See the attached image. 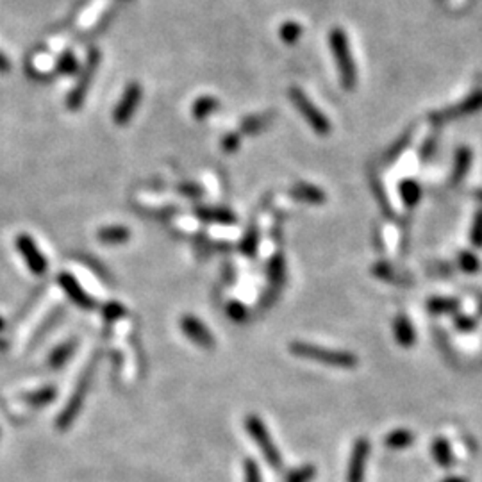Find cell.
Wrapping results in <instances>:
<instances>
[{
	"instance_id": "1",
	"label": "cell",
	"mask_w": 482,
	"mask_h": 482,
	"mask_svg": "<svg viewBox=\"0 0 482 482\" xmlns=\"http://www.w3.org/2000/svg\"><path fill=\"white\" fill-rule=\"evenodd\" d=\"M290 352L297 358L309 359V361L324 363L325 366H332V368H343L352 370L358 366V358L351 352L343 351H331V348L320 347V345H313V343L305 341H293L290 345Z\"/></svg>"
},
{
	"instance_id": "2",
	"label": "cell",
	"mask_w": 482,
	"mask_h": 482,
	"mask_svg": "<svg viewBox=\"0 0 482 482\" xmlns=\"http://www.w3.org/2000/svg\"><path fill=\"white\" fill-rule=\"evenodd\" d=\"M95 370H97V359H93L91 363H88L86 370H84L83 375L79 377V381H77L76 388H74L72 396L68 399L66 406H64V409L61 411L59 416H57L56 429L66 430L74 425L76 418L79 416L81 409H83V404H84V400H86L88 392H90V386H91V381H93Z\"/></svg>"
},
{
	"instance_id": "3",
	"label": "cell",
	"mask_w": 482,
	"mask_h": 482,
	"mask_svg": "<svg viewBox=\"0 0 482 482\" xmlns=\"http://www.w3.org/2000/svg\"><path fill=\"white\" fill-rule=\"evenodd\" d=\"M329 43H331L332 56H334L336 64H338V72L341 77V84L345 90H352L358 81V72H355L354 57L351 52V43H348L347 33L339 27L331 30L329 34Z\"/></svg>"
},
{
	"instance_id": "4",
	"label": "cell",
	"mask_w": 482,
	"mask_h": 482,
	"mask_svg": "<svg viewBox=\"0 0 482 482\" xmlns=\"http://www.w3.org/2000/svg\"><path fill=\"white\" fill-rule=\"evenodd\" d=\"M245 429L249 430L250 437L256 441V445L259 447L261 452H263L266 463L270 464L274 470H281V466H283V457H281L279 449H277V445H275L274 440H271L270 433H268V429H266V425H264L263 420H261L259 416H256V415L247 416Z\"/></svg>"
},
{
	"instance_id": "5",
	"label": "cell",
	"mask_w": 482,
	"mask_h": 482,
	"mask_svg": "<svg viewBox=\"0 0 482 482\" xmlns=\"http://www.w3.org/2000/svg\"><path fill=\"white\" fill-rule=\"evenodd\" d=\"M98 64H100V52L98 49H90L86 57V63H84L83 70L79 74V79H77L76 86L72 88L70 95L66 98V106L70 111H79L83 106L84 98H86L88 91H90L91 83H93V77L98 70Z\"/></svg>"
},
{
	"instance_id": "6",
	"label": "cell",
	"mask_w": 482,
	"mask_h": 482,
	"mask_svg": "<svg viewBox=\"0 0 482 482\" xmlns=\"http://www.w3.org/2000/svg\"><path fill=\"white\" fill-rule=\"evenodd\" d=\"M290 98L295 104V107H297L298 113L305 118L309 127L313 129L317 134L327 136L329 132L332 131V125H331V122H329V118L325 117V114L322 113L317 106H315L313 102L309 100V97L300 90V88H297V86L291 88Z\"/></svg>"
},
{
	"instance_id": "7",
	"label": "cell",
	"mask_w": 482,
	"mask_h": 482,
	"mask_svg": "<svg viewBox=\"0 0 482 482\" xmlns=\"http://www.w3.org/2000/svg\"><path fill=\"white\" fill-rule=\"evenodd\" d=\"M15 247L20 252V256L23 257V261H25L27 268H29L34 275L42 277V275L47 274V270H49V263H47L45 256L42 254L40 247L36 245V241H34L29 234H25V233L18 234L15 240Z\"/></svg>"
},
{
	"instance_id": "8",
	"label": "cell",
	"mask_w": 482,
	"mask_h": 482,
	"mask_svg": "<svg viewBox=\"0 0 482 482\" xmlns=\"http://www.w3.org/2000/svg\"><path fill=\"white\" fill-rule=\"evenodd\" d=\"M141 86L138 83H132L125 88L124 95H122L120 102L117 104L113 111V122L117 125H127L131 122V118L134 117L136 110L140 106L141 100Z\"/></svg>"
},
{
	"instance_id": "9",
	"label": "cell",
	"mask_w": 482,
	"mask_h": 482,
	"mask_svg": "<svg viewBox=\"0 0 482 482\" xmlns=\"http://www.w3.org/2000/svg\"><path fill=\"white\" fill-rule=\"evenodd\" d=\"M481 110H482V90H477L471 95H468L463 102H459V104L450 107V110H445V111H440V113L430 114V120H434L436 124H443V122H447V120H454V118L474 114Z\"/></svg>"
},
{
	"instance_id": "10",
	"label": "cell",
	"mask_w": 482,
	"mask_h": 482,
	"mask_svg": "<svg viewBox=\"0 0 482 482\" xmlns=\"http://www.w3.org/2000/svg\"><path fill=\"white\" fill-rule=\"evenodd\" d=\"M370 456V441L366 437H359L352 449L351 461H348L347 482H365L366 463Z\"/></svg>"
},
{
	"instance_id": "11",
	"label": "cell",
	"mask_w": 482,
	"mask_h": 482,
	"mask_svg": "<svg viewBox=\"0 0 482 482\" xmlns=\"http://www.w3.org/2000/svg\"><path fill=\"white\" fill-rule=\"evenodd\" d=\"M57 284L63 288L66 297L70 298L77 307L84 309V311H91V309H95V305H97L93 298L84 291V288L81 286L79 281H77L72 274L63 271V274L57 275Z\"/></svg>"
},
{
	"instance_id": "12",
	"label": "cell",
	"mask_w": 482,
	"mask_h": 482,
	"mask_svg": "<svg viewBox=\"0 0 482 482\" xmlns=\"http://www.w3.org/2000/svg\"><path fill=\"white\" fill-rule=\"evenodd\" d=\"M181 329L193 343H196L199 347L204 348H213L215 347V338H213L211 331H209L199 318L192 317V315H186L181 320Z\"/></svg>"
},
{
	"instance_id": "13",
	"label": "cell",
	"mask_w": 482,
	"mask_h": 482,
	"mask_svg": "<svg viewBox=\"0 0 482 482\" xmlns=\"http://www.w3.org/2000/svg\"><path fill=\"white\" fill-rule=\"evenodd\" d=\"M291 196L300 202L305 204H324L327 200V195L322 188L315 184H307V182H298L291 188Z\"/></svg>"
},
{
	"instance_id": "14",
	"label": "cell",
	"mask_w": 482,
	"mask_h": 482,
	"mask_svg": "<svg viewBox=\"0 0 482 482\" xmlns=\"http://www.w3.org/2000/svg\"><path fill=\"white\" fill-rule=\"evenodd\" d=\"M195 215L209 223H222V225L236 223V215L225 208H196Z\"/></svg>"
},
{
	"instance_id": "15",
	"label": "cell",
	"mask_w": 482,
	"mask_h": 482,
	"mask_svg": "<svg viewBox=\"0 0 482 482\" xmlns=\"http://www.w3.org/2000/svg\"><path fill=\"white\" fill-rule=\"evenodd\" d=\"M393 334H395V339L400 347H413L416 341L415 327L411 325V322L406 317L395 318V322H393Z\"/></svg>"
},
{
	"instance_id": "16",
	"label": "cell",
	"mask_w": 482,
	"mask_h": 482,
	"mask_svg": "<svg viewBox=\"0 0 482 482\" xmlns=\"http://www.w3.org/2000/svg\"><path fill=\"white\" fill-rule=\"evenodd\" d=\"M97 237L106 245H122L131 240V230L125 225H110L98 230Z\"/></svg>"
},
{
	"instance_id": "17",
	"label": "cell",
	"mask_w": 482,
	"mask_h": 482,
	"mask_svg": "<svg viewBox=\"0 0 482 482\" xmlns=\"http://www.w3.org/2000/svg\"><path fill=\"white\" fill-rule=\"evenodd\" d=\"M77 348V339H70V341L63 343V345H59V347L54 348L52 352H50L49 355V366L52 370H59L63 368L64 365H66V361L74 355V352H76Z\"/></svg>"
},
{
	"instance_id": "18",
	"label": "cell",
	"mask_w": 482,
	"mask_h": 482,
	"mask_svg": "<svg viewBox=\"0 0 482 482\" xmlns=\"http://www.w3.org/2000/svg\"><path fill=\"white\" fill-rule=\"evenodd\" d=\"M56 396H57L56 386H43V388L40 389H34V392L23 393L22 400L33 407H43L47 406V404L54 402Z\"/></svg>"
},
{
	"instance_id": "19",
	"label": "cell",
	"mask_w": 482,
	"mask_h": 482,
	"mask_svg": "<svg viewBox=\"0 0 482 482\" xmlns=\"http://www.w3.org/2000/svg\"><path fill=\"white\" fill-rule=\"evenodd\" d=\"M471 159H474V154L468 147H459L456 152V159H454V174L452 179L454 182H459L461 179L466 175V172L470 170Z\"/></svg>"
},
{
	"instance_id": "20",
	"label": "cell",
	"mask_w": 482,
	"mask_h": 482,
	"mask_svg": "<svg viewBox=\"0 0 482 482\" xmlns=\"http://www.w3.org/2000/svg\"><path fill=\"white\" fill-rule=\"evenodd\" d=\"M413 441H415V434L407 429H396L384 437V445L393 450L407 449L413 445Z\"/></svg>"
},
{
	"instance_id": "21",
	"label": "cell",
	"mask_w": 482,
	"mask_h": 482,
	"mask_svg": "<svg viewBox=\"0 0 482 482\" xmlns=\"http://www.w3.org/2000/svg\"><path fill=\"white\" fill-rule=\"evenodd\" d=\"M433 456L441 468L452 466V461H454L452 450H450L449 441L443 440V437H437V440L433 443Z\"/></svg>"
},
{
	"instance_id": "22",
	"label": "cell",
	"mask_w": 482,
	"mask_h": 482,
	"mask_svg": "<svg viewBox=\"0 0 482 482\" xmlns=\"http://www.w3.org/2000/svg\"><path fill=\"white\" fill-rule=\"evenodd\" d=\"M218 107L220 102L216 100L215 97L206 95V97L196 98V102L193 104V117H195L196 120H204V118H208L211 113H215Z\"/></svg>"
},
{
	"instance_id": "23",
	"label": "cell",
	"mask_w": 482,
	"mask_h": 482,
	"mask_svg": "<svg viewBox=\"0 0 482 482\" xmlns=\"http://www.w3.org/2000/svg\"><path fill=\"white\" fill-rule=\"evenodd\" d=\"M271 118H274L271 113L254 114V117L245 118L243 124H241V134H256V132L263 131V129H266L270 125Z\"/></svg>"
},
{
	"instance_id": "24",
	"label": "cell",
	"mask_w": 482,
	"mask_h": 482,
	"mask_svg": "<svg viewBox=\"0 0 482 482\" xmlns=\"http://www.w3.org/2000/svg\"><path fill=\"white\" fill-rule=\"evenodd\" d=\"M400 195H402V200L406 202L407 208H415L422 199V188L415 181H404L400 184Z\"/></svg>"
},
{
	"instance_id": "25",
	"label": "cell",
	"mask_w": 482,
	"mask_h": 482,
	"mask_svg": "<svg viewBox=\"0 0 482 482\" xmlns=\"http://www.w3.org/2000/svg\"><path fill=\"white\" fill-rule=\"evenodd\" d=\"M268 277H270L271 284L275 286H281L284 283V277H286V264H284V257L281 254L271 257L270 264H268Z\"/></svg>"
},
{
	"instance_id": "26",
	"label": "cell",
	"mask_w": 482,
	"mask_h": 482,
	"mask_svg": "<svg viewBox=\"0 0 482 482\" xmlns=\"http://www.w3.org/2000/svg\"><path fill=\"white\" fill-rule=\"evenodd\" d=\"M315 477H317V468L313 464H304L291 470L286 475V482H313Z\"/></svg>"
},
{
	"instance_id": "27",
	"label": "cell",
	"mask_w": 482,
	"mask_h": 482,
	"mask_svg": "<svg viewBox=\"0 0 482 482\" xmlns=\"http://www.w3.org/2000/svg\"><path fill=\"white\" fill-rule=\"evenodd\" d=\"M302 34V27L295 22H286L283 27H281V40L288 45H293L300 40Z\"/></svg>"
},
{
	"instance_id": "28",
	"label": "cell",
	"mask_w": 482,
	"mask_h": 482,
	"mask_svg": "<svg viewBox=\"0 0 482 482\" xmlns=\"http://www.w3.org/2000/svg\"><path fill=\"white\" fill-rule=\"evenodd\" d=\"M427 305H429V309L433 313H450V311H456L457 309V300H454V298L437 297L429 300Z\"/></svg>"
},
{
	"instance_id": "29",
	"label": "cell",
	"mask_w": 482,
	"mask_h": 482,
	"mask_svg": "<svg viewBox=\"0 0 482 482\" xmlns=\"http://www.w3.org/2000/svg\"><path fill=\"white\" fill-rule=\"evenodd\" d=\"M125 315H127V311H125V307L120 302H110V304L102 307V317L106 322H117L124 318Z\"/></svg>"
},
{
	"instance_id": "30",
	"label": "cell",
	"mask_w": 482,
	"mask_h": 482,
	"mask_svg": "<svg viewBox=\"0 0 482 482\" xmlns=\"http://www.w3.org/2000/svg\"><path fill=\"white\" fill-rule=\"evenodd\" d=\"M257 243H259V236H257L256 229H250L243 237V241H241V252L249 257H254L256 256Z\"/></svg>"
},
{
	"instance_id": "31",
	"label": "cell",
	"mask_w": 482,
	"mask_h": 482,
	"mask_svg": "<svg viewBox=\"0 0 482 482\" xmlns=\"http://www.w3.org/2000/svg\"><path fill=\"white\" fill-rule=\"evenodd\" d=\"M459 268L463 271H466V274H475L481 268V261H478V257L475 254L463 252L459 256Z\"/></svg>"
},
{
	"instance_id": "32",
	"label": "cell",
	"mask_w": 482,
	"mask_h": 482,
	"mask_svg": "<svg viewBox=\"0 0 482 482\" xmlns=\"http://www.w3.org/2000/svg\"><path fill=\"white\" fill-rule=\"evenodd\" d=\"M57 70L64 76H70L77 70V59L72 52H64L63 56L59 57V63H57Z\"/></svg>"
},
{
	"instance_id": "33",
	"label": "cell",
	"mask_w": 482,
	"mask_h": 482,
	"mask_svg": "<svg viewBox=\"0 0 482 482\" xmlns=\"http://www.w3.org/2000/svg\"><path fill=\"white\" fill-rule=\"evenodd\" d=\"M470 240L475 247H482V209H478L474 216V223H471Z\"/></svg>"
},
{
	"instance_id": "34",
	"label": "cell",
	"mask_w": 482,
	"mask_h": 482,
	"mask_svg": "<svg viewBox=\"0 0 482 482\" xmlns=\"http://www.w3.org/2000/svg\"><path fill=\"white\" fill-rule=\"evenodd\" d=\"M227 315H229V317L233 318L234 322L241 324V322L247 320V317H249V311H247L245 305L240 304V302H230V304L227 305Z\"/></svg>"
},
{
	"instance_id": "35",
	"label": "cell",
	"mask_w": 482,
	"mask_h": 482,
	"mask_svg": "<svg viewBox=\"0 0 482 482\" xmlns=\"http://www.w3.org/2000/svg\"><path fill=\"white\" fill-rule=\"evenodd\" d=\"M243 471H245V482H263L261 478V471L257 468L256 461L254 459H247L245 466H243Z\"/></svg>"
},
{
	"instance_id": "36",
	"label": "cell",
	"mask_w": 482,
	"mask_h": 482,
	"mask_svg": "<svg viewBox=\"0 0 482 482\" xmlns=\"http://www.w3.org/2000/svg\"><path fill=\"white\" fill-rule=\"evenodd\" d=\"M373 274L379 275L382 281H389V283H399V277L395 275V271L389 268V264H384V263H379L373 266Z\"/></svg>"
},
{
	"instance_id": "37",
	"label": "cell",
	"mask_w": 482,
	"mask_h": 482,
	"mask_svg": "<svg viewBox=\"0 0 482 482\" xmlns=\"http://www.w3.org/2000/svg\"><path fill=\"white\" fill-rule=\"evenodd\" d=\"M409 141H411V134L407 132V134H404L402 138H400V140L396 141L392 148H389L388 154H386V159H395L396 155L402 154V151L407 147V145H409Z\"/></svg>"
},
{
	"instance_id": "38",
	"label": "cell",
	"mask_w": 482,
	"mask_h": 482,
	"mask_svg": "<svg viewBox=\"0 0 482 482\" xmlns=\"http://www.w3.org/2000/svg\"><path fill=\"white\" fill-rule=\"evenodd\" d=\"M240 140H241V136L237 134V132H230V134H227L225 138L222 140L223 151H225L227 154H230V152H236L237 147H240Z\"/></svg>"
},
{
	"instance_id": "39",
	"label": "cell",
	"mask_w": 482,
	"mask_h": 482,
	"mask_svg": "<svg viewBox=\"0 0 482 482\" xmlns=\"http://www.w3.org/2000/svg\"><path fill=\"white\" fill-rule=\"evenodd\" d=\"M179 192L184 196H192V199H200L204 195L202 188L196 184H181L179 186Z\"/></svg>"
},
{
	"instance_id": "40",
	"label": "cell",
	"mask_w": 482,
	"mask_h": 482,
	"mask_svg": "<svg viewBox=\"0 0 482 482\" xmlns=\"http://www.w3.org/2000/svg\"><path fill=\"white\" fill-rule=\"evenodd\" d=\"M456 325H457V327H459V329H463V331H468V329H474V327H475V322H474V320H470V318L463 317V318H457Z\"/></svg>"
},
{
	"instance_id": "41",
	"label": "cell",
	"mask_w": 482,
	"mask_h": 482,
	"mask_svg": "<svg viewBox=\"0 0 482 482\" xmlns=\"http://www.w3.org/2000/svg\"><path fill=\"white\" fill-rule=\"evenodd\" d=\"M9 59L8 57L4 56V54L0 52V74H6V72H9Z\"/></svg>"
},
{
	"instance_id": "42",
	"label": "cell",
	"mask_w": 482,
	"mask_h": 482,
	"mask_svg": "<svg viewBox=\"0 0 482 482\" xmlns=\"http://www.w3.org/2000/svg\"><path fill=\"white\" fill-rule=\"evenodd\" d=\"M441 482H468V478L466 477H447Z\"/></svg>"
},
{
	"instance_id": "43",
	"label": "cell",
	"mask_w": 482,
	"mask_h": 482,
	"mask_svg": "<svg viewBox=\"0 0 482 482\" xmlns=\"http://www.w3.org/2000/svg\"><path fill=\"white\" fill-rule=\"evenodd\" d=\"M4 329H6V320L2 317H0V332L4 331Z\"/></svg>"
},
{
	"instance_id": "44",
	"label": "cell",
	"mask_w": 482,
	"mask_h": 482,
	"mask_svg": "<svg viewBox=\"0 0 482 482\" xmlns=\"http://www.w3.org/2000/svg\"><path fill=\"white\" fill-rule=\"evenodd\" d=\"M475 195H477V199L482 202V189H478V192H475Z\"/></svg>"
},
{
	"instance_id": "45",
	"label": "cell",
	"mask_w": 482,
	"mask_h": 482,
	"mask_svg": "<svg viewBox=\"0 0 482 482\" xmlns=\"http://www.w3.org/2000/svg\"><path fill=\"white\" fill-rule=\"evenodd\" d=\"M124 2H127V0H124Z\"/></svg>"
}]
</instances>
